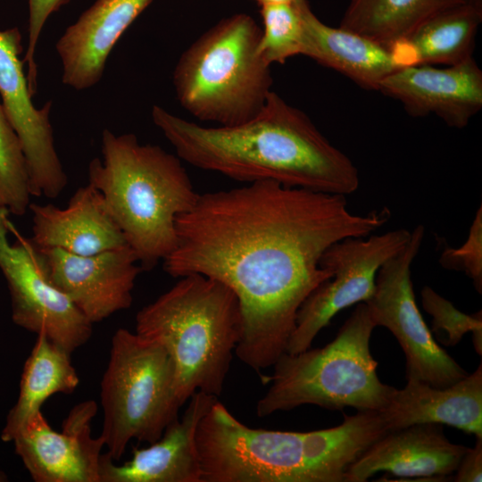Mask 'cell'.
I'll return each mask as SVG.
<instances>
[{
	"mask_svg": "<svg viewBox=\"0 0 482 482\" xmlns=\"http://www.w3.org/2000/svg\"><path fill=\"white\" fill-rule=\"evenodd\" d=\"M469 0H350L339 27L391 48L431 16Z\"/></svg>",
	"mask_w": 482,
	"mask_h": 482,
	"instance_id": "cb8c5ba5",
	"label": "cell"
},
{
	"mask_svg": "<svg viewBox=\"0 0 482 482\" xmlns=\"http://www.w3.org/2000/svg\"><path fill=\"white\" fill-rule=\"evenodd\" d=\"M387 432L415 424L447 425L482 437V365L456 383L436 387L407 379L378 411Z\"/></svg>",
	"mask_w": 482,
	"mask_h": 482,
	"instance_id": "ffe728a7",
	"label": "cell"
},
{
	"mask_svg": "<svg viewBox=\"0 0 482 482\" xmlns=\"http://www.w3.org/2000/svg\"><path fill=\"white\" fill-rule=\"evenodd\" d=\"M469 4L482 10V0H469Z\"/></svg>",
	"mask_w": 482,
	"mask_h": 482,
	"instance_id": "1f68e13d",
	"label": "cell"
},
{
	"mask_svg": "<svg viewBox=\"0 0 482 482\" xmlns=\"http://www.w3.org/2000/svg\"><path fill=\"white\" fill-rule=\"evenodd\" d=\"M151 114L177 155L201 170L245 184L271 180L342 195L359 187L351 159L273 91L257 115L235 126H202L159 105Z\"/></svg>",
	"mask_w": 482,
	"mask_h": 482,
	"instance_id": "7a4b0ae2",
	"label": "cell"
},
{
	"mask_svg": "<svg viewBox=\"0 0 482 482\" xmlns=\"http://www.w3.org/2000/svg\"><path fill=\"white\" fill-rule=\"evenodd\" d=\"M32 233L37 247L91 255L127 245L103 195L92 185L79 187L64 208L30 203Z\"/></svg>",
	"mask_w": 482,
	"mask_h": 482,
	"instance_id": "d6986e66",
	"label": "cell"
},
{
	"mask_svg": "<svg viewBox=\"0 0 482 482\" xmlns=\"http://www.w3.org/2000/svg\"><path fill=\"white\" fill-rule=\"evenodd\" d=\"M424 235L425 228L418 225L408 243L380 267L375 292L365 303L376 327L386 328L402 347L406 380L445 387L469 373L436 343L416 303L411 267Z\"/></svg>",
	"mask_w": 482,
	"mask_h": 482,
	"instance_id": "9c48e42d",
	"label": "cell"
},
{
	"mask_svg": "<svg viewBox=\"0 0 482 482\" xmlns=\"http://www.w3.org/2000/svg\"><path fill=\"white\" fill-rule=\"evenodd\" d=\"M9 215L7 208H0V270L11 295L12 319L71 353L91 337L93 323L49 280L36 245Z\"/></svg>",
	"mask_w": 482,
	"mask_h": 482,
	"instance_id": "30bf717a",
	"label": "cell"
},
{
	"mask_svg": "<svg viewBox=\"0 0 482 482\" xmlns=\"http://www.w3.org/2000/svg\"><path fill=\"white\" fill-rule=\"evenodd\" d=\"M217 400L201 391L194 393L182 417L173 420L147 447H134L132 458L122 464L102 453L100 482H202L196 431Z\"/></svg>",
	"mask_w": 482,
	"mask_h": 482,
	"instance_id": "2e32d148",
	"label": "cell"
},
{
	"mask_svg": "<svg viewBox=\"0 0 482 482\" xmlns=\"http://www.w3.org/2000/svg\"><path fill=\"white\" fill-rule=\"evenodd\" d=\"M97 411L92 400L74 406L62 432L37 411L12 440L15 452L36 482H100L99 462L104 446L91 435Z\"/></svg>",
	"mask_w": 482,
	"mask_h": 482,
	"instance_id": "5bb4252c",
	"label": "cell"
},
{
	"mask_svg": "<svg viewBox=\"0 0 482 482\" xmlns=\"http://www.w3.org/2000/svg\"><path fill=\"white\" fill-rule=\"evenodd\" d=\"M455 471L456 482L482 480V437H477L474 447L467 449Z\"/></svg>",
	"mask_w": 482,
	"mask_h": 482,
	"instance_id": "f546056e",
	"label": "cell"
},
{
	"mask_svg": "<svg viewBox=\"0 0 482 482\" xmlns=\"http://www.w3.org/2000/svg\"><path fill=\"white\" fill-rule=\"evenodd\" d=\"M378 411L344 415L309 432L250 428L219 401L201 419L202 482H345L351 465L386 433Z\"/></svg>",
	"mask_w": 482,
	"mask_h": 482,
	"instance_id": "3957f363",
	"label": "cell"
},
{
	"mask_svg": "<svg viewBox=\"0 0 482 482\" xmlns=\"http://www.w3.org/2000/svg\"><path fill=\"white\" fill-rule=\"evenodd\" d=\"M36 247L49 280L91 323L130 307L135 282L143 269L128 245L91 255Z\"/></svg>",
	"mask_w": 482,
	"mask_h": 482,
	"instance_id": "4fadbf2b",
	"label": "cell"
},
{
	"mask_svg": "<svg viewBox=\"0 0 482 482\" xmlns=\"http://www.w3.org/2000/svg\"><path fill=\"white\" fill-rule=\"evenodd\" d=\"M423 309L432 316L431 333L446 346L457 345L463 336L472 333V342L478 355L482 354V312L467 314L433 288L425 286L421 292Z\"/></svg>",
	"mask_w": 482,
	"mask_h": 482,
	"instance_id": "4316f807",
	"label": "cell"
},
{
	"mask_svg": "<svg viewBox=\"0 0 482 482\" xmlns=\"http://www.w3.org/2000/svg\"><path fill=\"white\" fill-rule=\"evenodd\" d=\"M100 436L114 461L129 443L152 444L183 406L176 389V368L161 345L120 328L112 337L109 362L101 381Z\"/></svg>",
	"mask_w": 482,
	"mask_h": 482,
	"instance_id": "ba28073f",
	"label": "cell"
},
{
	"mask_svg": "<svg viewBox=\"0 0 482 482\" xmlns=\"http://www.w3.org/2000/svg\"><path fill=\"white\" fill-rule=\"evenodd\" d=\"M152 0H96L58 39L62 83L76 90L97 84L115 44Z\"/></svg>",
	"mask_w": 482,
	"mask_h": 482,
	"instance_id": "ac0fdd59",
	"label": "cell"
},
{
	"mask_svg": "<svg viewBox=\"0 0 482 482\" xmlns=\"http://www.w3.org/2000/svg\"><path fill=\"white\" fill-rule=\"evenodd\" d=\"M439 263L447 270L461 271L472 280L475 289L482 293V206L476 212L466 241L459 247L446 246Z\"/></svg>",
	"mask_w": 482,
	"mask_h": 482,
	"instance_id": "83f0119b",
	"label": "cell"
},
{
	"mask_svg": "<svg viewBox=\"0 0 482 482\" xmlns=\"http://www.w3.org/2000/svg\"><path fill=\"white\" fill-rule=\"evenodd\" d=\"M378 91L399 101L412 117L435 114L463 129L482 108V71L473 56L446 68L404 66L385 78Z\"/></svg>",
	"mask_w": 482,
	"mask_h": 482,
	"instance_id": "9a60e30c",
	"label": "cell"
},
{
	"mask_svg": "<svg viewBox=\"0 0 482 482\" xmlns=\"http://www.w3.org/2000/svg\"><path fill=\"white\" fill-rule=\"evenodd\" d=\"M482 10L464 4L445 9L420 24L390 48L401 67L453 65L472 56Z\"/></svg>",
	"mask_w": 482,
	"mask_h": 482,
	"instance_id": "7402d4cb",
	"label": "cell"
},
{
	"mask_svg": "<svg viewBox=\"0 0 482 482\" xmlns=\"http://www.w3.org/2000/svg\"><path fill=\"white\" fill-rule=\"evenodd\" d=\"M71 353L38 334L21 375L20 393L1 433L4 442H12L44 402L55 394H71L79 378Z\"/></svg>",
	"mask_w": 482,
	"mask_h": 482,
	"instance_id": "603a6c76",
	"label": "cell"
},
{
	"mask_svg": "<svg viewBox=\"0 0 482 482\" xmlns=\"http://www.w3.org/2000/svg\"><path fill=\"white\" fill-rule=\"evenodd\" d=\"M21 34L17 27L0 30V96L5 113L21 143L33 196L56 198L68 177L58 156L49 120L51 101L41 108L32 102L24 73Z\"/></svg>",
	"mask_w": 482,
	"mask_h": 482,
	"instance_id": "7c38bea8",
	"label": "cell"
},
{
	"mask_svg": "<svg viewBox=\"0 0 482 482\" xmlns=\"http://www.w3.org/2000/svg\"><path fill=\"white\" fill-rule=\"evenodd\" d=\"M468 447L452 443L439 424L422 423L386 432L351 465L345 482H364L385 471L412 480L453 474Z\"/></svg>",
	"mask_w": 482,
	"mask_h": 482,
	"instance_id": "e0dca14e",
	"label": "cell"
},
{
	"mask_svg": "<svg viewBox=\"0 0 482 482\" xmlns=\"http://www.w3.org/2000/svg\"><path fill=\"white\" fill-rule=\"evenodd\" d=\"M261 33L250 15L237 13L200 36L174 69L179 104L218 126L242 124L257 115L272 91L270 66L258 54Z\"/></svg>",
	"mask_w": 482,
	"mask_h": 482,
	"instance_id": "52a82bcc",
	"label": "cell"
},
{
	"mask_svg": "<svg viewBox=\"0 0 482 482\" xmlns=\"http://www.w3.org/2000/svg\"><path fill=\"white\" fill-rule=\"evenodd\" d=\"M297 4L303 27L301 54L371 90H378L385 78L402 68L389 48L363 35L323 23L307 0H299Z\"/></svg>",
	"mask_w": 482,
	"mask_h": 482,
	"instance_id": "44dd1931",
	"label": "cell"
},
{
	"mask_svg": "<svg viewBox=\"0 0 482 482\" xmlns=\"http://www.w3.org/2000/svg\"><path fill=\"white\" fill-rule=\"evenodd\" d=\"M136 333L170 355L182 405L197 391L219 397L242 334L239 302L221 282L186 275L137 313Z\"/></svg>",
	"mask_w": 482,
	"mask_h": 482,
	"instance_id": "5b68a950",
	"label": "cell"
},
{
	"mask_svg": "<svg viewBox=\"0 0 482 482\" xmlns=\"http://www.w3.org/2000/svg\"><path fill=\"white\" fill-rule=\"evenodd\" d=\"M29 5V40L24 56L27 64V79L29 90L34 96L37 90V65L35 50L42 29L49 17L70 0H27Z\"/></svg>",
	"mask_w": 482,
	"mask_h": 482,
	"instance_id": "f1b7e54d",
	"label": "cell"
},
{
	"mask_svg": "<svg viewBox=\"0 0 482 482\" xmlns=\"http://www.w3.org/2000/svg\"><path fill=\"white\" fill-rule=\"evenodd\" d=\"M103 160L88 166V183L135 252L143 270L163 261L177 243V218L191 210L199 193L177 155L140 144L136 135L104 129Z\"/></svg>",
	"mask_w": 482,
	"mask_h": 482,
	"instance_id": "277c9868",
	"label": "cell"
},
{
	"mask_svg": "<svg viewBox=\"0 0 482 482\" xmlns=\"http://www.w3.org/2000/svg\"><path fill=\"white\" fill-rule=\"evenodd\" d=\"M390 216L387 207L356 214L345 195L271 180L200 194L177 218L163 269L173 278L206 276L235 293L242 313L235 353L259 372L286 353L301 305L332 276L320 266L325 251L375 233Z\"/></svg>",
	"mask_w": 482,
	"mask_h": 482,
	"instance_id": "6da1fadb",
	"label": "cell"
},
{
	"mask_svg": "<svg viewBox=\"0 0 482 482\" xmlns=\"http://www.w3.org/2000/svg\"><path fill=\"white\" fill-rule=\"evenodd\" d=\"M375 328L367 304L360 303L324 347L284 353L273 364L272 375L264 378L270 385L256 403V415L263 418L303 404L382 410L395 387L377 375L378 362L370 349Z\"/></svg>",
	"mask_w": 482,
	"mask_h": 482,
	"instance_id": "8992f818",
	"label": "cell"
},
{
	"mask_svg": "<svg viewBox=\"0 0 482 482\" xmlns=\"http://www.w3.org/2000/svg\"><path fill=\"white\" fill-rule=\"evenodd\" d=\"M297 2L261 6L263 27L258 54L270 66L301 54L303 27Z\"/></svg>",
	"mask_w": 482,
	"mask_h": 482,
	"instance_id": "484cf974",
	"label": "cell"
},
{
	"mask_svg": "<svg viewBox=\"0 0 482 482\" xmlns=\"http://www.w3.org/2000/svg\"><path fill=\"white\" fill-rule=\"evenodd\" d=\"M411 231L397 229L362 237H347L331 245L320 266L332 276L317 287L301 305L286 353L307 350L318 333L340 311L368 302L380 267L410 240Z\"/></svg>",
	"mask_w": 482,
	"mask_h": 482,
	"instance_id": "8fae6325",
	"label": "cell"
},
{
	"mask_svg": "<svg viewBox=\"0 0 482 482\" xmlns=\"http://www.w3.org/2000/svg\"><path fill=\"white\" fill-rule=\"evenodd\" d=\"M27 162L20 138L0 103V208L24 215L30 204Z\"/></svg>",
	"mask_w": 482,
	"mask_h": 482,
	"instance_id": "d4e9b609",
	"label": "cell"
},
{
	"mask_svg": "<svg viewBox=\"0 0 482 482\" xmlns=\"http://www.w3.org/2000/svg\"><path fill=\"white\" fill-rule=\"evenodd\" d=\"M260 6L269 4H294L299 0H254Z\"/></svg>",
	"mask_w": 482,
	"mask_h": 482,
	"instance_id": "4dcf8cb0",
	"label": "cell"
}]
</instances>
